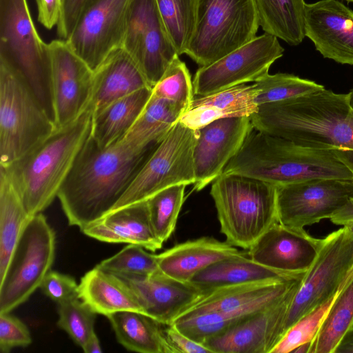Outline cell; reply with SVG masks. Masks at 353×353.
I'll return each instance as SVG.
<instances>
[{
  "label": "cell",
  "mask_w": 353,
  "mask_h": 353,
  "mask_svg": "<svg viewBox=\"0 0 353 353\" xmlns=\"http://www.w3.org/2000/svg\"><path fill=\"white\" fill-rule=\"evenodd\" d=\"M158 145L101 148L90 135L57 195L69 225L81 230L111 211Z\"/></svg>",
  "instance_id": "1"
},
{
  "label": "cell",
  "mask_w": 353,
  "mask_h": 353,
  "mask_svg": "<svg viewBox=\"0 0 353 353\" xmlns=\"http://www.w3.org/2000/svg\"><path fill=\"white\" fill-rule=\"evenodd\" d=\"M253 128L317 150L353 151V110L348 94L325 88L258 105Z\"/></svg>",
  "instance_id": "2"
},
{
  "label": "cell",
  "mask_w": 353,
  "mask_h": 353,
  "mask_svg": "<svg viewBox=\"0 0 353 353\" xmlns=\"http://www.w3.org/2000/svg\"><path fill=\"white\" fill-rule=\"evenodd\" d=\"M92 112L59 129L19 159L0 167L18 193L30 216L45 210L57 197L77 157L91 133Z\"/></svg>",
  "instance_id": "3"
},
{
  "label": "cell",
  "mask_w": 353,
  "mask_h": 353,
  "mask_svg": "<svg viewBox=\"0 0 353 353\" xmlns=\"http://www.w3.org/2000/svg\"><path fill=\"white\" fill-rule=\"evenodd\" d=\"M223 172L276 186L316 178L353 180L352 172L331 150L301 146L254 128Z\"/></svg>",
  "instance_id": "4"
},
{
  "label": "cell",
  "mask_w": 353,
  "mask_h": 353,
  "mask_svg": "<svg viewBox=\"0 0 353 353\" xmlns=\"http://www.w3.org/2000/svg\"><path fill=\"white\" fill-rule=\"evenodd\" d=\"M210 195L221 232L234 247L248 250L279 222L277 186L268 182L223 172L212 182Z\"/></svg>",
  "instance_id": "5"
},
{
  "label": "cell",
  "mask_w": 353,
  "mask_h": 353,
  "mask_svg": "<svg viewBox=\"0 0 353 353\" xmlns=\"http://www.w3.org/2000/svg\"><path fill=\"white\" fill-rule=\"evenodd\" d=\"M0 59L20 74L54 121L50 46L35 28L27 0H0Z\"/></svg>",
  "instance_id": "6"
},
{
  "label": "cell",
  "mask_w": 353,
  "mask_h": 353,
  "mask_svg": "<svg viewBox=\"0 0 353 353\" xmlns=\"http://www.w3.org/2000/svg\"><path fill=\"white\" fill-rule=\"evenodd\" d=\"M55 130L26 82L0 59V167L19 159Z\"/></svg>",
  "instance_id": "7"
},
{
  "label": "cell",
  "mask_w": 353,
  "mask_h": 353,
  "mask_svg": "<svg viewBox=\"0 0 353 353\" xmlns=\"http://www.w3.org/2000/svg\"><path fill=\"white\" fill-rule=\"evenodd\" d=\"M259 26L254 0H199L185 54L208 65L254 39Z\"/></svg>",
  "instance_id": "8"
},
{
  "label": "cell",
  "mask_w": 353,
  "mask_h": 353,
  "mask_svg": "<svg viewBox=\"0 0 353 353\" xmlns=\"http://www.w3.org/2000/svg\"><path fill=\"white\" fill-rule=\"evenodd\" d=\"M55 232L39 213L27 223L0 281V313H8L40 288L55 257Z\"/></svg>",
  "instance_id": "9"
},
{
  "label": "cell",
  "mask_w": 353,
  "mask_h": 353,
  "mask_svg": "<svg viewBox=\"0 0 353 353\" xmlns=\"http://www.w3.org/2000/svg\"><path fill=\"white\" fill-rule=\"evenodd\" d=\"M197 134V130L176 122L112 210L146 201L170 186L193 185V151Z\"/></svg>",
  "instance_id": "10"
},
{
  "label": "cell",
  "mask_w": 353,
  "mask_h": 353,
  "mask_svg": "<svg viewBox=\"0 0 353 353\" xmlns=\"http://www.w3.org/2000/svg\"><path fill=\"white\" fill-rule=\"evenodd\" d=\"M353 274V235L343 226L324 238L288 310L283 336L303 316L332 297ZM283 337V336H282Z\"/></svg>",
  "instance_id": "11"
},
{
  "label": "cell",
  "mask_w": 353,
  "mask_h": 353,
  "mask_svg": "<svg viewBox=\"0 0 353 353\" xmlns=\"http://www.w3.org/2000/svg\"><path fill=\"white\" fill-rule=\"evenodd\" d=\"M278 38L265 33L215 62L201 66L192 83L194 94L207 96L236 85L255 82L268 74L272 64L283 54Z\"/></svg>",
  "instance_id": "12"
},
{
  "label": "cell",
  "mask_w": 353,
  "mask_h": 353,
  "mask_svg": "<svg viewBox=\"0 0 353 353\" xmlns=\"http://www.w3.org/2000/svg\"><path fill=\"white\" fill-rule=\"evenodd\" d=\"M122 47L152 88L173 59L179 56L155 0H131Z\"/></svg>",
  "instance_id": "13"
},
{
  "label": "cell",
  "mask_w": 353,
  "mask_h": 353,
  "mask_svg": "<svg viewBox=\"0 0 353 353\" xmlns=\"http://www.w3.org/2000/svg\"><path fill=\"white\" fill-rule=\"evenodd\" d=\"M353 198V180L316 178L277 186L279 222L303 228L330 219Z\"/></svg>",
  "instance_id": "14"
},
{
  "label": "cell",
  "mask_w": 353,
  "mask_h": 353,
  "mask_svg": "<svg viewBox=\"0 0 353 353\" xmlns=\"http://www.w3.org/2000/svg\"><path fill=\"white\" fill-rule=\"evenodd\" d=\"M130 1L91 0L65 40L93 71L112 50L122 47Z\"/></svg>",
  "instance_id": "15"
},
{
  "label": "cell",
  "mask_w": 353,
  "mask_h": 353,
  "mask_svg": "<svg viewBox=\"0 0 353 353\" xmlns=\"http://www.w3.org/2000/svg\"><path fill=\"white\" fill-rule=\"evenodd\" d=\"M303 276L254 281L212 290L177 319L212 312L227 329L281 300Z\"/></svg>",
  "instance_id": "16"
},
{
  "label": "cell",
  "mask_w": 353,
  "mask_h": 353,
  "mask_svg": "<svg viewBox=\"0 0 353 353\" xmlns=\"http://www.w3.org/2000/svg\"><path fill=\"white\" fill-rule=\"evenodd\" d=\"M51 92L56 129L77 120L90 103L94 71L63 39L49 43Z\"/></svg>",
  "instance_id": "17"
},
{
  "label": "cell",
  "mask_w": 353,
  "mask_h": 353,
  "mask_svg": "<svg viewBox=\"0 0 353 353\" xmlns=\"http://www.w3.org/2000/svg\"><path fill=\"white\" fill-rule=\"evenodd\" d=\"M301 279L281 300L254 312L202 344L212 353H271L283 336V324Z\"/></svg>",
  "instance_id": "18"
},
{
  "label": "cell",
  "mask_w": 353,
  "mask_h": 353,
  "mask_svg": "<svg viewBox=\"0 0 353 353\" xmlns=\"http://www.w3.org/2000/svg\"><path fill=\"white\" fill-rule=\"evenodd\" d=\"M252 128L250 117H236L219 119L197 130L193 151L194 190H201L223 173Z\"/></svg>",
  "instance_id": "19"
},
{
  "label": "cell",
  "mask_w": 353,
  "mask_h": 353,
  "mask_svg": "<svg viewBox=\"0 0 353 353\" xmlns=\"http://www.w3.org/2000/svg\"><path fill=\"white\" fill-rule=\"evenodd\" d=\"M324 239L310 236L303 228L274 223L248 250L250 259L294 276L304 274L312 265Z\"/></svg>",
  "instance_id": "20"
},
{
  "label": "cell",
  "mask_w": 353,
  "mask_h": 353,
  "mask_svg": "<svg viewBox=\"0 0 353 353\" xmlns=\"http://www.w3.org/2000/svg\"><path fill=\"white\" fill-rule=\"evenodd\" d=\"M304 30L324 58L353 65V11L343 3H305Z\"/></svg>",
  "instance_id": "21"
},
{
  "label": "cell",
  "mask_w": 353,
  "mask_h": 353,
  "mask_svg": "<svg viewBox=\"0 0 353 353\" xmlns=\"http://www.w3.org/2000/svg\"><path fill=\"white\" fill-rule=\"evenodd\" d=\"M114 274L134 292L146 315L164 325L172 324L205 293L191 283L174 279L159 270L148 275Z\"/></svg>",
  "instance_id": "22"
},
{
  "label": "cell",
  "mask_w": 353,
  "mask_h": 353,
  "mask_svg": "<svg viewBox=\"0 0 353 353\" xmlns=\"http://www.w3.org/2000/svg\"><path fill=\"white\" fill-rule=\"evenodd\" d=\"M80 230L100 241L136 244L151 252L163 245L152 229L147 201L112 210Z\"/></svg>",
  "instance_id": "23"
},
{
  "label": "cell",
  "mask_w": 353,
  "mask_h": 353,
  "mask_svg": "<svg viewBox=\"0 0 353 353\" xmlns=\"http://www.w3.org/2000/svg\"><path fill=\"white\" fill-rule=\"evenodd\" d=\"M248 255L226 241L203 236L179 243L157 254L158 267L164 274L190 283L194 276L210 265L233 256Z\"/></svg>",
  "instance_id": "24"
},
{
  "label": "cell",
  "mask_w": 353,
  "mask_h": 353,
  "mask_svg": "<svg viewBox=\"0 0 353 353\" xmlns=\"http://www.w3.org/2000/svg\"><path fill=\"white\" fill-rule=\"evenodd\" d=\"M147 87L151 88L134 59L123 47L117 48L94 71L88 108L94 114L114 101Z\"/></svg>",
  "instance_id": "25"
},
{
  "label": "cell",
  "mask_w": 353,
  "mask_h": 353,
  "mask_svg": "<svg viewBox=\"0 0 353 353\" xmlns=\"http://www.w3.org/2000/svg\"><path fill=\"white\" fill-rule=\"evenodd\" d=\"M257 94L254 83H244L197 97L179 121L189 128L197 130L219 119L250 117L258 109L255 102Z\"/></svg>",
  "instance_id": "26"
},
{
  "label": "cell",
  "mask_w": 353,
  "mask_h": 353,
  "mask_svg": "<svg viewBox=\"0 0 353 353\" xmlns=\"http://www.w3.org/2000/svg\"><path fill=\"white\" fill-rule=\"evenodd\" d=\"M79 297L96 314L106 317L122 311L146 314L136 294L125 282L97 266L81 277Z\"/></svg>",
  "instance_id": "27"
},
{
  "label": "cell",
  "mask_w": 353,
  "mask_h": 353,
  "mask_svg": "<svg viewBox=\"0 0 353 353\" xmlns=\"http://www.w3.org/2000/svg\"><path fill=\"white\" fill-rule=\"evenodd\" d=\"M152 94L144 88L119 99L92 114L91 137L101 148L120 141L132 127Z\"/></svg>",
  "instance_id": "28"
},
{
  "label": "cell",
  "mask_w": 353,
  "mask_h": 353,
  "mask_svg": "<svg viewBox=\"0 0 353 353\" xmlns=\"http://www.w3.org/2000/svg\"><path fill=\"white\" fill-rule=\"evenodd\" d=\"M303 275H290L270 268L255 262L247 255L217 261L196 274L190 283L206 292L232 285Z\"/></svg>",
  "instance_id": "29"
},
{
  "label": "cell",
  "mask_w": 353,
  "mask_h": 353,
  "mask_svg": "<svg viewBox=\"0 0 353 353\" xmlns=\"http://www.w3.org/2000/svg\"><path fill=\"white\" fill-rule=\"evenodd\" d=\"M118 342L125 349L141 353H173L163 325L149 316L122 311L107 316Z\"/></svg>",
  "instance_id": "30"
},
{
  "label": "cell",
  "mask_w": 353,
  "mask_h": 353,
  "mask_svg": "<svg viewBox=\"0 0 353 353\" xmlns=\"http://www.w3.org/2000/svg\"><path fill=\"white\" fill-rule=\"evenodd\" d=\"M184 112L175 103L152 94L136 122L121 141L141 148L158 145Z\"/></svg>",
  "instance_id": "31"
},
{
  "label": "cell",
  "mask_w": 353,
  "mask_h": 353,
  "mask_svg": "<svg viewBox=\"0 0 353 353\" xmlns=\"http://www.w3.org/2000/svg\"><path fill=\"white\" fill-rule=\"evenodd\" d=\"M259 25L265 33L289 45L297 46L304 38V0H254Z\"/></svg>",
  "instance_id": "32"
},
{
  "label": "cell",
  "mask_w": 353,
  "mask_h": 353,
  "mask_svg": "<svg viewBox=\"0 0 353 353\" xmlns=\"http://www.w3.org/2000/svg\"><path fill=\"white\" fill-rule=\"evenodd\" d=\"M31 217L11 182L0 171V281Z\"/></svg>",
  "instance_id": "33"
},
{
  "label": "cell",
  "mask_w": 353,
  "mask_h": 353,
  "mask_svg": "<svg viewBox=\"0 0 353 353\" xmlns=\"http://www.w3.org/2000/svg\"><path fill=\"white\" fill-rule=\"evenodd\" d=\"M353 327V274L339 290L312 341L310 353H334Z\"/></svg>",
  "instance_id": "34"
},
{
  "label": "cell",
  "mask_w": 353,
  "mask_h": 353,
  "mask_svg": "<svg viewBox=\"0 0 353 353\" xmlns=\"http://www.w3.org/2000/svg\"><path fill=\"white\" fill-rule=\"evenodd\" d=\"M178 54H185L192 35L199 0H155Z\"/></svg>",
  "instance_id": "35"
},
{
  "label": "cell",
  "mask_w": 353,
  "mask_h": 353,
  "mask_svg": "<svg viewBox=\"0 0 353 353\" xmlns=\"http://www.w3.org/2000/svg\"><path fill=\"white\" fill-rule=\"evenodd\" d=\"M186 185L170 186L152 195L147 201L149 216L154 232L163 243L175 230Z\"/></svg>",
  "instance_id": "36"
},
{
  "label": "cell",
  "mask_w": 353,
  "mask_h": 353,
  "mask_svg": "<svg viewBox=\"0 0 353 353\" xmlns=\"http://www.w3.org/2000/svg\"><path fill=\"white\" fill-rule=\"evenodd\" d=\"M254 85L258 90L255 99L257 105L295 98L325 88L315 81L286 73H268L254 82Z\"/></svg>",
  "instance_id": "37"
},
{
  "label": "cell",
  "mask_w": 353,
  "mask_h": 353,
  "mask_svg": "<svg viewBox=\"0 0 353 353\" xmlns=\"http://www.w3.org/2000/svg\"><path fill=\"white\" fill-rule=\"evenodd\" d=\"M152 94L170 101L185 112L194 99L193 83L185 63L176 56L152 88Z\"/></svg>",
  "instance_id": "38"
},
{
  "label": "cell",
  "mask_w": 353,
  "mask_h": 353,
  "mask_svg": "<svg viewBox=\"0 0 353 353\" xmlns=\"http://www.w3.org/2000/svg\"><path fill=\"white\" fill-rule=\"evenodd\" d=\"M58 326L82 347L94 332L96 314L79 297L58 304Z\"/></svg>",
  "instance_id": "39"
},
{
  "label": "cell",
  "mask_w": 353,
  "mask_h": 353,
  "mask_svg": "<svg viewBox=\"0 0 353 353\" xmlns=\"http://www.w3.org/2000/svg\"><path fill=\"white\" fill-rule=\"evenodd\" d=\"M339 290L327 301L303 316L290 327L271 353L292 352L301 345L312 342Z\"/></svg>",
  "instance_id": "40"
},
{
  "label": "cell",
  "mask_w": 353,
  "mask_h": 353,
  "mask_svg": "<svg viewBox=\"0 0 353 353\" xmlns=\"http://www.w3.org/2000/svg\"><path fill=\"white\" fill-rule=\"evenodd\" d=\"M96 266L113 274L148 275L159 270L157 254H150L136 244L128 245Z\"/></svg>",
  "instance_id": "41"
},
{
  "label": "cell",
  "mask_w": 353,
  "mask_h": 353,
  "mask_svg": "<svg viewBox=\"0 0 353 353\" xmlns=\"http://www.w3.org/2000/svg\"><path fill=\"white\" fill-rule=\"evenodd\" d=\"M32 337L26 325L8 313H0V351L8 353L17 347H26Z\"/></svg>",
  "instance_id": "42"
},
{
  "label": "cell",
  "mask_w": 353,
  "mask_h": 353,
  "mask_svg": "<svg viewBox=\"0 0 353 353\" xmlns=\"http://www.w3.org/2000/svg\"><path fill=\"white\" fill-rule=\"evenodd\" d=\"M43 293L58 304L79 297V284L67 274L50 270L43 280Z\"/></svg>",
  "instance_id": "43"
},
{
  "label": "cell",
  "mask_w": 353,
  "mask_h": 353,
  "mask_svg": "<svg viewBox=\"0 0 353 353\" xmlns=\"http://www.w3.org/2000/svg\"><path fill=\"white\" fill-rule=\"evenodd\" d=\"M91 0H63L60 20L57 26L60 39L67 40L71 35L85 7Z\"/></svg>",
  "instance_id": "44"
},
{
  "label": "cell",
  "mask_w": 353,
  "mask_h": 353,
  "mask_svg": "<svg viewBox=\"0 0 353 353\" xmlns=\"http://www.w3.org/2000/svg\"><path fill=\"white\" fill-rule=\"evenodd\" d=\"M163 331L173 353H212L208 347L187 336L173 324L164 325Z\"/></svg>",
  "instance_id": "45"
},
{
  "label": "cell",
  "mask_w": 353,
  "mask_h": 353,
  "mask_svg": "<svg viewBox=\"0 0 353 353\" xmlns=\"http://www.w3.org/2000/svg\"><path fill=\"white\" fill-rule=\"evenodd\" d=\"M38 21L47 29L57 26L62 12L63 0H36Z\"/></svg>",
  "instance_id": "46"
},
{
  "label": "cell",
  "mask_w": 353,
  "mask_h": 353,
  "mask_svg": "<svg viewBox=\"0 0 353 353\" xmlns=\"http://www.w3.org/2000/svg\"><path fill=\"white\" fill-rule=\"evenodd\" d=\"M330 219L333 223L341 225L353 220V198Z\"/></svg>",
  "instance_id": "47"
},
{
  "label": "cell",
  "mask_w": 353,
  "mask_h": 353,
  "mask_svg": "<svg viewBox=\"0 0 353 353\" xmlns=\"http://www.w3.org/2000/svg\"><path fill=\"white\" fill-rule=\"evenodd\" d=\"M334 353H353V327L344 336Z\"/></svg>",
  "instance_id": "48"
},
{
  "label": "cell",
  "mask_w": 353,
  "mask_h": 353,
  "mask_svg": "<svg viewBox=\"0 0 353 353\" xmlns=\"http://www.w3.org/2000/svg\"><path fill=\"white\" fill-rule=\"evenodd\" d=\"M85 353H101L102 350L99 340L95 332L91 335L86 343L81 347Z\"/></svg>",
  "instance_id": "49"
},
{
  "label": "cell",
  "mask_w": 353,
  "mask_h": 353,
  "mask_svg": "<svg viewBox=\"0 0 353 353\" xmlns=\"http://www.w3.org/2000/svg\"><path fill=\"white\" fill-rule=\"evenodd\" d=\"M312 342L303 343L296 347L292 352L294 353H310Z\"/></svg>",
  "instance_id": "50"
},
{
  "label": "cell",
  "mask_w": 353,
  "mask_h": 353,
  "mask_svg": "<svg viewBox=\"0 0 353 353\" xmlns=\"http://www.w3.org/2000/svg\"><path fill=\"white\" fill-rule=\"evenodd\" d=\"M353 235V220L349 221L343 225Z\"/></svg>",
  "instance_id": "51"
},
{
  "label": "cell",
  "mask_w": 353,
  "mask_h": 353,
  "mask_svg": "<svg viewBox=\"0 0 353 353\" xmlns=\"http://www.w3.org/2000/svg\"><path fill=\"white\" fill-rule=\"evenodd\" d=\"M349 95V103L352 109L353 110V88L348 93Z\"/></svg>",
  "instance_id": "52"
},
{
  "label": "cell",
  "mask_w": 353,
  "mask_h": 353,
  "mask_svg": "<svg viewBox=\"0 0 353 353\" xmlns=\"http://www.w3.org/2000/svg\"><path fill=\"white\" fill-rule=\"evenodd\" d=\"M345 1H347V2H352V3H353V0H345Z\"/></svg>",
  "instance_id": "53"
}]
</instances>
